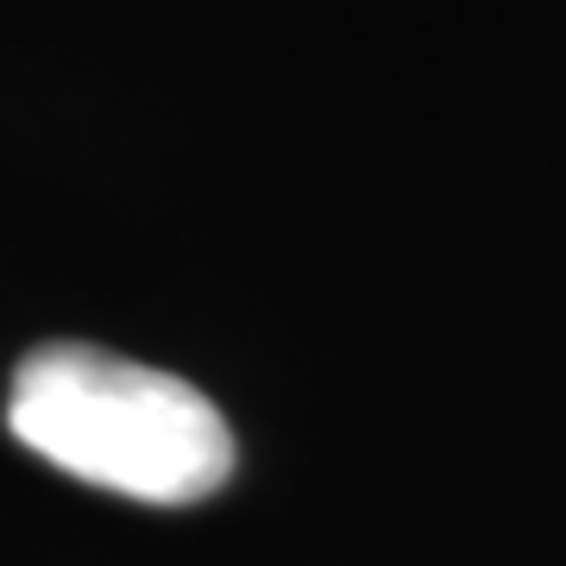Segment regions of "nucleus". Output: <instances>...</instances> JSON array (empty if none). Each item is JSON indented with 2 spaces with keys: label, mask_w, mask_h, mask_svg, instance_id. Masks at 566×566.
<instances>
[{
  "label": "nucleus",
  "mask_w": 566,
  "mask_h": 566,
  "mask_svg": "<svg viewBox=\"0 0 566 566\" xmlns=\"http://www.w3.org/2000/svg\"><path fill=\"white\" fill-rule=\"evenodd\" d=\"M7 428L44 465L133 504L182 510L233 479V428L189 378L82 340L25 353L7 390Z\"/></svg>",
  "instance_id": "f257e3e1"
}]
</instances>
